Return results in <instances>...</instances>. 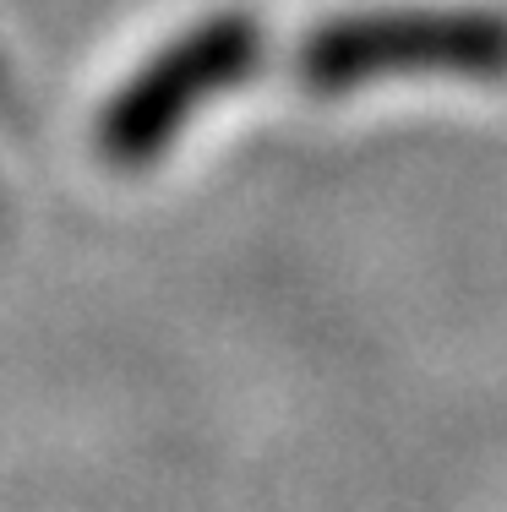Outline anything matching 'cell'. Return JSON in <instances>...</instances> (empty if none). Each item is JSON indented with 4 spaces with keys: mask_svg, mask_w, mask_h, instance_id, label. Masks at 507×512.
Returning <instances> with one entry per match:
<instances>
[{
    "mask_svg": "<svg viewBox=\"0 0 507 512\" xmlns=\"http://www.w3.org/2000/svg\"><path fill=\"white\" fill-rule=\"evenodd\" d=\"M507 77V11L486 6H382L317 22L295 50L300 88L338 99L388 77Z\"/></svg>",
    "mask_w": 507,
    "mask_h": 512,
    "instance_id": "cell-1",
    "label": "cell"
},
{
    "mask_svg": "<svg viewBox=\"0 0 507 512\" xmlns=\"http://www.w3.org/2000/svg\"><path fill=\"white\" fill-rule=\"evenodd\" d=\"M262 50H268L262 22L246 11H219V17L191 22L153 60H142L115 88V99L99 109V126H93L99 153L115 169L153 164L202 104L251 82V71L262 66Z\"/></svg>",
    "mask_w": 507,
    "mask_h": 512,
    "instance_id": "cell-2",
    "label": "cell"
}]
</instances>
